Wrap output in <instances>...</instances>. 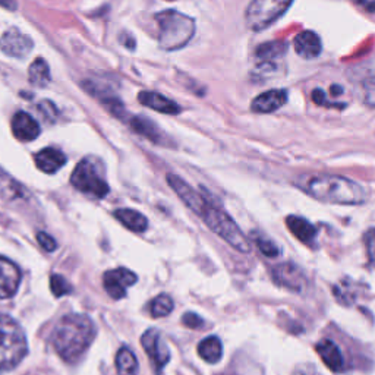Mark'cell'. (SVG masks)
I'll use <instances>...</instances> for the list:
<instances>
[{"instance_id":"1","label":"cell","mask_w":375,"mask_h":375,"mask_svg":"<svg viewBox=\"0 0 375 375\" xmlns=\"http://www.w3.org/2000/svg\"><path fill=\"white\" fill-rule=\"evenodd\" d=\"M295 185L317 201L337 206H360L367 201V191L357 182L338 175H302Z\"/></svg>"},{"instance_id":"2","label":"cell","mask_w":375,"mask_h":375,"mask_svg":"<svg viewBox=\"0 0 375 375\" xmlns=\"http://www.w3.org/2000/svg\"><path fill=\"white\" fill-rule=\"evenodd\" d=\"M96 337V326L88 315H65L53 330V346L66 362H75Z\"/></svg>"},{"instance_id":"3","label":"cell","mask_w":375,"mask_h":375,"mask_svg":"<svg viewBox=\"0 0 375 375\" xmlns=\"http://www.w3.org/2000/svg\"><path fill=\"white\" fill-rule=\"evenodd\" d=\"M28 353L22 327L12 317L0 314V372L18 367Z\"/></svg>"},{"instance_id":"4","label":"cell","mask_w":375,"mask_h":375,"mask_svg":"<svg viewBox=\"0 0 375 375\" xmlns=\"http://www.w3.org/2000/svg\"><path fill=\"white\" fill-rule=\"evenodd\" d=\"M159 21V44L164 50H178L191 41L195 22L176 11H164L156 16Z\"/></svg>"},{"instance_id":"5","label":"cell","mask_w":375,"mask_h":375,"mask_svg":"<svg viewBox=\"0 0 375 375\" xmlns=\"http://www.w3.org/2000/svg\"><path fill=\"white\" fill-rule=\"evenodd\" d=\"M199 217L216 235H218L221 239H225L236 251H239L242 254L251 252V244L246 239V236L242 233V230L239 229V226L235 223L229 214H226L220 207L211 204L210 199L207 201V206Z\"/></svg>"},{"instance_id":"6","label":"cell","mask_w":375,"mask_h":375,"mask_svg":"<svg viewBox=\"0 0 375 375\" xmlns=\"http://www.w3.org/2000/svg\"><path fill=\"white\" fill-rule=\"evenodd\" d=\"M294 0H252L245 12V22L251 31H264L275 24L292 6Z\"/></svg>"},{"instance_id":"7","label":"cell","mask_w":375,"mask_h":375,"mask_svg":"<svg viewBox=\"0 0 375 375\" xmlns=\"http://www.w3.org/2000/svg\"><path fill=\"white\" fill-rule=\"evenodd\" d=\"M71 183L78 191L94 198H105L110 191L106 180L100 176L98 170L88 159L78 163L71 176Z\"/></svg>"},{"instance_id":"8","label":"cell","mask_w":375,"mask_h":375,"mask_svg":"<svg viewBox=\"0 0 375 375\" xmlns=\"http://www.w3.org/2000/svg\"><path fill=\"white\" fill-rule=\"evenodd\" d=\"M138 277L135 272H132L128 268H114L110 271H106L103 276V286L105 291L110 298L114 301H119L126 296L128 287L136 283Z\"/></svg>"},{"instance_id":"9","label":"cell","mask_w":375,"mask_h":375,"mask_svg":"<svg viewBox=\"0 0 375 375\" xmlns=\"http://www.w3.org/2000/svg\"><path fill=\"white\" fill-rule=\"evenodd\" d=\"M271 276L276 284L291 292H302L306 284L303 271L294 263H283L272 267Z\"/></svg>"},{"instance_id":"10","label":"cell","mask_w":375,"mask_h":375,"mask_svg":"<svg viewBox=\"0 0 375 375\" xmlns=\"http://www.w3.org/2000/svg\"><path fill=\"white\" fill-rule=\"evenodd\" d=\"M169 185L173 188V191L178 194V197L183 201L188 209H191L198 216L202 214L204 209L207 206V195L197 192L191 185H188L183 179H180L176 175H167Z\"/></svg>"},{"instance_id":"11","label":"cell","mask_w":375,"mask_h":375,"mask_svg":"<svg viewBox=\"0 0 375 375\" xmlns=\"http://www.w3.org/2000/svg\"><path fill=\"white\" fill-rule=\"evenodd\" d=\"M141 343L144 350L150 356V360L154 364L156 369L162 371L164 365L170 361V352L163 342L160 331L156 329L147 330L141 337Z\"/></svg>"},{"instance_id":"12","label":"cell","mask_w":375,"mask_h":375,"mask_svg":"<svg viewBox=\"0 0 375 375\" xmlns=\"http://www.w3.org/2000/svg\"><path fill=\"white\" fill-rule=\"evenodd\" d=\"M0 50L11 58L24 59L32 50V40L20 29L11 28L0 37Z\"/></svg>"},{"instance_id":"13","label":"cell","mask_w":375,"mask_h":375,"mask_svg":"<svg viewBox=\"0 0 375 375\" xmlns=\"http://www.w3.org/2000/svg\"><path fill=\"white\" fill-rule=\"evenodd\" d=\"M21 283V271L12 261L0 257V299L12 298Z\"/></svg>"},{"instance_id":"14","label":"cell","mask_w":375,"mask_h":375,"mask_svg":"<svg viewBox=\"0 0 375 375\" xmlns=\"http://www.w3.org/2000/svg\"><path fill=\"white\" fill-rule=\"evenodd\" d=\"M40 125L25 112H18L12 119V132L20 141H34L40 135Z\"/></svg>"},{"instance_id":"15","label":"cell","mask_w":375,"mask_h":375,"mask_svg":"<svg viewBox=\"0 0 375 375\" xmlns=\"http://www.w3.org/2000/svg\"><path fill=\"white\" fill-rule=\"evenodd\" d=\"M294 48L298 56L303 59H315L321 55L322 41L314 31H302L294 40Z\"/></svg>"},{"instance_id":"16","label":"cell","mask_w":375,"mask_h":375,"mask_svg":"<svg viewBox=\"0 0 375 375\" xmlns=\"http://www.w3.org/2000/svg\"><path fill=\"white\" fill-rule=\"evenodd\" d=\"M287 103L286 90H270L258 97H255L251 103V109L255 113H272Z\"/></svg>"},{"instance_id":"17","label":"cell","mask_w":375,"mask_h":375,"mask_svg":"<svg viewBox=\"0 0 375 375\" xmlns=\"http://www.w3.org/2000/svg\"><path fill=\"white\" fill-rule=\"evenodd\" d=\"M315 350L320 355L321 361L326 364L333 372H342L345 368L343 355L333 340L324 338L315 345Z\"/></svg>"},{"instance_id":"18","label":"cell","mask_w":375,"mask_h":375,"mask_svg":"<svg viewBox=\"0 0 375 375\" xmlns=\"http://www.w3.org/2000/svg\"><path fill=\"white\" fill-rule=\"evenodd\" d=\"M286 225H287V229L291 230V233L302 244L312 245V242L315 241L317 229L306 218L299 217V216H289L286 218Z\"/></svg>"},{"instance_id":"19","label":"cell","mask_w":375,"mask_h":375,"mask_svg":"<svg viewBox=\"0 0 375 375\" xmlns=\"http://www.w3.org/2000/svg\"><path fill=\"white\" fill-rule=\"evenodd\" d=\"M138 100H140L141 105H144L152 110H156V112L164 113V114L180 113V107L175 103V101H172L162 94H157V93L141 91L138 96Z\"/></svg>"},{"instance_id":"20","label":"cell","mask_w":375,"mask_h":375,"mask_svg":"<svg viewBox=\"0 0 375 375\" xmlns=\"http://www.w3.org/2000/svg\"><path fill=\"white\" fill-rule=\"evenodd\" d=\"M66 163V156L63 154L62 151L56 150V148H44L40 152H37L36 156V164L37 167L41 170L44 173H56L59 169H62Z\"/></svg>"},{"instance_id":"21","label":"cell","mask_w":375,"mask_h":375,"mask_svg":"<svg viewBox=\"0 0 375 375\" xmlns=\"http://www.w3.org/2000/svg\"><path fill=\"white\" fill-rule=\"evenodd\" d=\"M114 217L121 221V223L136 233H141L147 229L148 226V220L138 211L129 210V209H121L114 211Z\"/></svg>"},{"instance_id":"22","label":"cell","mask_w":375,"mask_h":375,"mask_svg":"<svg viewBox=\"0 0 375 375\" xmlns=\"http://www.w3.org/2000/svg\"><path fill=\"white\" fill-rule=\"evenodd\" d=\"M198 355L209 364H217L223 355V346H221L220 338L216 336L204 338L198 346Z\"/></svg>"},{"instance_id":"23","label":"cell","mask_w":375,"mask_h":375,"mask_svg":"<svg viewBox=\"0 0 375 375\" xmlns=\"http://www.w3.org/2000/svg\"><path fill=\"white\" fill-rule=\"evenodd\" d=\"M286 43L284 41H270L258 46L255 56L264 65H272L277 58L286 53Z\"/></svg>"},{"instance_id":"24","label":"cell","mask_w":375,"mask_h":375,"mask_svg":"<svg viewBox=\"0 0 375 375\" xmlns=\"http://www.w3.org/2000/svg\"><path fill=\"white\" fill-rule=\"evenodd\" d=\"M117 375H136L138 374V361L128 348H121L116 355Z\"/></svg>"},{"instance_id":"25","label":"cell","mask_w":375,"mask_h":375,"mask_svg":"<svg viewBox=\"0 0 375 375\" xmlns=\"http://www.w3.org/2000/svg\"><path fill=\"white\" fill-rule=\"evenodd\" d=\"M0 195L5 199H20L27 195L24 186L0 169Z\"/></svg>"},{"instance_id":"26","label":"cell","mask_w":375,"mask_h":375,"mask_svg":"<svg viewBox=\"0 0 375 375\" xmlns=\"http://www.w3.org/2000/svg\"><path fill=\"white\" fill-rule=\"evenodd\" d=\"M131 128L136 133H140V135L145 136V138L151 140L152 143H162V135H160L159 128L143 116L131 117Z\"/></svg>"},{"instance_id":"27","label":"cell","mask_w":375,"mask_h":375,"mask_svg":"<svg viewBox=\"0 0 375 375\" xmlns=\"http://www.w3.org/2000/svg\"><path fill=\"white\" fill-rule=\"evenodd\" d=\"M28 78L34 87H39V88L46 87V85L50 82V67L47 62L41 58L34 60L29 66Z\"/></svg>"},{"instance_id":"28","label":"cell","mask_w":375,"mask_h":375,"mask_svg":"<svg viewBox=\"0 0 375 375\" xmlns=\"http://www.w3.org/2000/svg\"><path fill=\"white\" fill-rule=\"evenodd\" d=\"M172 311H173V299L166 294L159 295L150 303V312L154 318L167 317Z\"/></svg>"},{"instance_id":"29","label":"cell","mask_w":375,"mask_h":375,"mask_svg":"<svg viewBox=\"0 0 375 375\" xmlns=\"http://www.w3.org/2000/svg\"><path fill=\"white\" fill-rule=\"evenodd\" d=\"M252 236H254L255 245H257V248L260 249V252L263 255H265V257H270V258L279 257L280 249L271 239H268V237H265L263 235H257V233H254Z\"/></svg>"},{"instance_id":"30","label":"cell","mask_w":375,"mask_h":375,"mask_svg":"<svg viewBox=\"0 0 375 375\" xmlns=\"http://www.w3.org/2000/svg\"><path fill=\"white\" fill-rule=\"evenodd\" d=\"M50 289H52V294L56 298L72 294V286L60 275H53L52 277H50Z\"/></svg>"},{"instance_id":"31","label":"cell","mask_w":375,"mask_h":375,"mask_svg":"<svg viewBox=\"0 0 375 375\" xmlns=\"http://www.w3.org/2000/svg\"><path fill=\"white\" fill-rule=\"evenodd\" d=\"M312 101L317 106H326V107H336V109H343L346 105H338V103H331L330 100L326 98L322 90H314L312 91Z\"/></svg>"},{"instance_id":"32","label":"cell","mask_w":375,"mask_h":375,"mask_svg":"<svg viewBox=\"0 0 375 375\" xmlns=\"http://www.w3.org/2000/svg\"><path fill=\"white\" fill-rule=\"evenodd\" d=\"M37 241L40 244V246L47 251V252H53L58 248V244L55 241V237H52L50 235H47L46 232H40L37 233Z\"/></svg>"},{"instance_id":"33","label":"cell","mask_w":375,"mask_h":375,"mask_svg":"<svg viewBox=\"0 0 375 375\" xmlns=\"http://www.w3.org/2000/svg\"><path fill=\"white\" fill-rule=\"evenodd\" d=\"M365 246H367V254H368L369 261L375 264V228L369 229L365 233Z\"/></svg>"},{"instance_id":"34","label":"cell","mask_w":375,"mask_h":375,"mask_svg":"<svg viewBox=\"0 0 375 375\" xmlns=\"http://www.w3.org/2000/svg\"><path fill=\"white\" fill-rule=\"evenodd\" d=\"M364 103L375 109V81L364 84Z\"/></svg>"},{"instance_id":"35","label":"cell","mask_w":375,"mask_h":375,"mask_svg":"<svg viewBox=\"0 0 375 375\" xmlns=\"http://www.w3.org/2000/svg\"><path fill=\"white\" fill-rule=\"evenodd\" d=\"M182 322L190 329H201L204 326V320L194 312H186L182 318Z\"/></svg>"},{"instance_id":"36","label":"cell","mask_w":375,"mask_h":375,"mask_svg":"<svg viewBox=\"0 0 375 375\" xmlns=\"http://www.w3.org/2000/svg\"><path fill=\"white\" fill-rule=\"evenodd\" d=\"M367 12H375V0H355Z\"/></svg>"},{"instance_id":"37","label":"cell","mask_w":375,"mask_h":375,"mask_svg":"<svg viewBox=\"0 0 375 375\" xmlns=\"http://www.w3.org/2000/svg\"><path fill=\"white\" fill-rule=\"evenodd\" d=\"M0 6L8 9V11H16L18 5H16V0H0Z\"/></svg>"},{"instance_id":"38","label":"cell","mask_w":375,"mask_h":375,"mask_svg":"<svg viewBox=\"0 0 375 375\" xmlns=\"http://www.w3.org/2000/svg\"><path fill=\"white\" fill-rule=\"evenodd\" d=\"M331 93H333V96H338L340 93H342V88L337 87V85H333V87H331Z\"/></svg>"},{"instance_id":"39","label":"cell","mask_w":375,"mask_h":375,"mask_svg":"<svg viewBox=\"0 0 375 375\" xmlns=\"http://www.w3.org/2000/svg\"><path fill=\"white\" fill-rule=\"evenodd\" d=\"M295 375H303V374H301V372H296V374H295Z\"/></svg>"}]
</instances>
